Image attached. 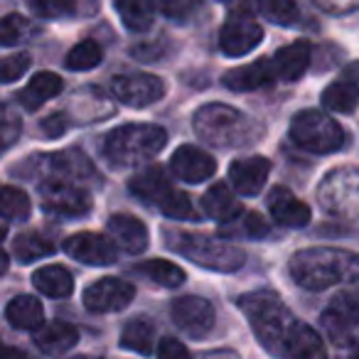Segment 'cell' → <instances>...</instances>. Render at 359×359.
Segmentation results:
<instances>
[{
    "label": "cell",
    "instance_id": "cell-1",
    "mask_svg": "<svg viewBox=\"0 0 359 359\" xmlns=\"http://www.w3.org/2000/svg\"><path fill=\"white\" fill-rule=\"evenodd\" d=\"M293 280L305 290H325L339 283L359 280V254L344 249L315 246L303 249L288 264Z\"/></svg>",
    "mask_w": 359,
    "mask_h": 359
},
{
    "label": "cell",
    "instance_id": "cell-2",
    "mask_svg": "<svg viewBox=\"0 0 359 359\" xmlns=\"http://www.w3.org/2000/svg\"><path fill=\"white\" fill-rule=\"evenodd\" d=\"M239 308L246 315L251 330L259 337V342L269 349L273 357H283V349L288 344L290 334H293L295 325L300 320L293 318L283 300L276 293L269 290H259V293H246L239 298Z\"/></svg>",
    "mask_w": 359,
    "mask_h": 359
},
{
    "label": "cell",
    "instance_id": "cell-3",
    "mask_svg": "<svg viewBox=\"0 0 359 359\" xmlns=\"http://www.w3.org/2000/svg\"><path fill=\"white\" fill-rule=\"evenodd\" d=\"M168 145L165 128L153 123H126L104 140V155L114 168H138Z\"/></svg>",
    "mask_w": 359,
    "mask_h": 359
},
{
    "label": "cell",
    "instance_id": "cell-4",
    "mask_svg": "<svg viewBox=\"0 0 359 359\" xmlns=\"http://www.w3.org/2000/svg\"><path fill=\"white\" fill-rule=\"evenodd\" d=\"M195 130L207 145L239 148L256 138V126L246 114L226 104H205L195 114Z\"/></svg>",
    "mask_w": 359,
    "mask_h": 359
},
{
    "label": "cell",
    "instance_id": "cell-5",
    "mask_svg": "<svg viewBox=\"0 0 359 359\" xmlns=\"http://www.w3.org/2000/svg\"><path fill=\"white\" fill-rule=\"evenodd\" d=\"M168 246L177 251L180 256H185L187 261H192V264L210 271H219V273H234L246 261L244 251L226 244V241L215 239V236L170 231Z\"/></svg>",
    "mask_w": 359,
    "mask_h": 359
},
{
    "label": "cell",
    "instance_id": "cell-6",
    "mask_svg": "<svg viewBox=\"0 0 359 359\" xmlns=\"http://www.w3.org/2000/svg\"><path fill=\"white\" fill-rule=\"evenodd\" d=\"M290 140L298 148L308 150V153L327 155L334 153V150H342L347 145V133L325 111L305 109L300 114H295L293 121H290Z\"/></svg>",
    "mask_w": 359,
    "mask_h": 359
},
{
    "label": "cell",
    "instance_id": "cell-7",
    "mask_svg": "<svg viewBox=\"0 0 359 359\" xmlns=\"http://www.w3.org/2000/svg\"><path fill=\"white\" fill-rule=\"evenodd\" d=\"M42 207L52 217H65V219H79L91 212V197L84 187L60 182V180H47L40 187Z\"/></svg>",
    "mask_w": 359,
    "mask_h": 359
},
{
    "label": "cell",
    "instance_id": "cell-8",
    "mask_svg": "<svg viewBox=\"0 0 359 359\" xmlns=\"http://www.w3.org/2000/svg\"><path fill=\"white\" fill-rule=\"evenodd\" d=\"M359 325V288L337 293L323 313V327L334 344H344Z\"/></svg>",
    "mask_w": 359,
    "mask_h": 359
},
{
    "label": "cell",
    "instance_id": "cell-9",
    "mask_svg": "<svg viewBox=\"0 0 359 359\" xmlns=\"http://www.w3.org/2000/svg\"><path fill=\"white\" fill-rule=\"evenodd\" d=\"M111 91L123 106L145 109L165 96V81L153 74H118L111 81Z\"/></svg>",
    "mask_w": 359,
    "mask_h": 359
},
{
    "label": "cell",
    "instance_id": "cell-10",
    "mask_svg": "<svg viewBox=\"0 0 359 359\" xmlns=\"http://www.w3.org/2000/svg\"><path fill=\"white\" fill-rule=\"evenodd\" d=\"M172 320L185 334L202 339L215 330V308L200 295H182L172 303Z\"/></svg>",
    "mask_w": 359,
    "mask_h": 359
},
{
    "label": "cell",
    "instance_id": "cell-11",
    "mask_svg": "<svg viewBox=\"0 0 359 359\" xmlns=\"http://www.w3.org/2000/svg\"><path fill=\"white\" fill-rule=\"evenodd\" d=\"M264 40L261 25L246 13H236L224 22L219 32V47L226 57H244L254 52Z\"/></svg>",
    "mask_w": 359,
    "mask_h": 359
},
{
    "label": "cell",
    "instance_id": "cell-12",
    "mask_svg": "<svg viewBox=\"0 0 359 359\" xmlns=\"http://www.w3.org/2000/svg\"><path fill=\"white\" fill-rule=\"evenodd\" d=\"M42 168L50 175V180H60V182H72V185H94L99 182L96 177L94 165L89 163L84 153L79 150H65V153H50L45 160H42Z\"/></svg>",
    "mask_w": 359,
    "mask_h": 359
},
{
    "label": "cell",
    "instance_id": "cell-13",
    "mask_svg": "<svg viewBox=\"0 0 359 359\" xmlns=\"http://www.w3.org/2000/svg\"><path fill=\"white\" fill-rule=\"evenodd\" d=\"M135 298V288L123 278H101L84 290V305L91 313H118Z\"/></svg>",
    "mask_w": 359,
    "mask_h": 359
},
{
    "label": "cell",
    "instance_id": "cell-14",
    "mask_svg": "<svg viewBox=\"0 0 359 359\" xmlns=\"http://www.w3.org/2000/svg\"><path fill=\"white\" fill-rule=\"evenodd\" d=\"M65 251L86 266H111L118 259L114 241L104 234H94V231H79V234L69 236L65 241Z\"/></svg>",
    "mask_w": 359,
    "mask_h": 359
},
{
    "label": "cell",
    "instance_id": "cell-15",
    "mask_svg": "<svg viewBox=\"0 0 359 359\" xmlns=\"http://www.w3.org/2000/svg\"><path fill=\"white\" fill-rule=\"evenodd\" d=\"M170 170L182 182L197 185V182H205L217 172V160L205 150L195 148V145H180L170 158Z\"/></svg>",
    "mask_w": 359,
    "mask_h": 359
},
{
    "label": "cell",
    "instance_id": "cell-16",
    "mask_svg": "<svg viewBox=\"0 0 359 359\" xmlns=\"http://www.w3.org/2000/svg\"><path fill=\"white\" fill-rule=\"evenodd\" d=\"M128 187L140 202H145V205H155L160 212H163V207L168 205V202L175 197V192H177L160 165L145 168V170H140L138 175H133L130 182H128Z\"/></svg>",
    "mask_w": 359,
    "mask_h": 359
},
{
    "label": "cell",
    "instance_id": "cell-17",
    "mask_svg": "<svg viewBox=\"0 0 359 359\" xmlns=\"http://www.w3.org/2000/svg\"><path fill=\"white\" fill-rule=\"evenodd\" d=\"M269 172H271V163L266 158H261V155L239 158V160H234L229 168V182L234 185L236 195L256 197L264 190Z\"/></svg>",
    "mask_w": 359,
    "mask_h": 359
},
{
    "label": "cell",
    "instance_id": "cell-18",
    "mask_svg": "<svg viewBox=\"0 0 359 359\" xmlns=\"http://www.w3.org/2000/svg\"><path fill=\"white\" fill-rule=\"evenodd\" d=\"M276 79H278V74H276L273 60L264 57V60H256L251 65L239 67V69L226 72L222 84L229 91L244 94V91H256V89H264V86H271Z\"/></svg>",
    "mask_w": 359,
    "mask_h": 359
},
{
    "label": "cell",
    "instance_id": "cell-19",
    "mask_svg": "<svg viewBox=\"0 0 359 359\" xmlns=\"http://www.w3.org/2000/svg\"><path fill=\"white\" fill-rule=\"evenodd\" d=\"M269 210L280 226L300 229L310 222V207L300 202L288 187H273L269 192Z\"/></svg>",
    "mask_w": 359,
    "mask_h": 359
},
{
    "label": "cell",
    "instance_id": "cell-20",
    "mask_svg": "<svg viewBox=\"0 0 359 359\" xmlns=\"http://www.w3.org/2000/svg\"><path fill=\"white\" fill-rule=\"evenodd\" d=\"M62 86H65V81H62L60 74H55V72H37V74L27 81L25 89L18 94V101H20V106L25 111H37L50 99H55L62 91Z\"/></svg>",
    "mask_w": 359,
    "mask_h": 359
},
{
    "label": "cell",
    "instance_id": "cell-21",
    "mask_svg": "<svg viewBox=\"0 0 359 359\" xmlns=\"http://www.w3.org/2000/svg\"><path fill=\"white\" fill-rule=\"evenodd\" d=\"M202 207H205V212L212 217V219H217L224 226L231 224V222H236L239 217H244V207H241V202L231 195V190L224 185V182H217L215 187H210V190L205 192Z\"/></svg>",
    "mask_w": 359,
    "mask_h": 359
},
{
    "label": "cell",
    "instance_id": "cell-22",
    "mask_svg": "<svg viewBox=\"0 0 359 359\" xmlns=\"http://www.w3.org/2000/svg\"><path fill=\"white\" fill-rule=\"evenodd\" d=\"M310 55H313V52H310V42H305V40H298V42H293V45H288V47H283V50L276 52L271 60H273L278 79L298 81L300 76L308 72Z\"/></svg>",
    "mask_w": 359,
    "mask_h": 359
},
{
    "label": "cell",
    "instance_id": "cell-23",
    "mask_svg": "<svg viewBox=\"0 0 359 359\" xmlns=\"http://www.w3.org/2000/svg\"><path fill=\"white\" fill-rule=\"evenodd\" d=\"M109 231L121 249L128 254H143L148 249V229L140 219L130 215H114L109 219Z\"/></svg>",
    "mask_w": 359,
    "mask_h": 359
},
{
    "label": "cell",
    "instance_id": "cell-24",
    "mask_svg": "<svg viewBox=\"0 0 359 359\" xmlns=\"http://www.w3.org/2000/svg\"><path fill=\"white\" fill-rule=\"evenodd\" d=\"M280 359H327V349H325L323 337L310 325L298 323Z\"/></svg>",
    "mask_w": 359,
    "mask_h": 359
},
{
    "label": "cell",
    "instance_id": "cell-25",
    "mask_svg": "<svg viewBox=\"0 0 359 359\" xmlns=\"http://www.w3.org/2000/svg\"><path fill=\"white\" fill-rule=\"evenodd\" d=\"M76 342H79L76 327L69 323H62V320L42 325V327L35 332V344L45 354H62V352H67V349L74 347Z\"/></svg>",
    "mask_w": 359,
    "mask_h": 359
},
{
    "label": "cell",
    "instance_id": "cell-26",
    "mask_svg": "<svg viewBox=\"0 0 359 359\" xmlns=\"http://www.w3.org/2000/svg\"><path fill=\"white\" fill-rule=\"evenodd\" d=\"M6 318L15 330H40L45 313H42V303L35 295H18L8 303Z\"/></svg>",
    "mask_w": 359,
    "mask_h": 359
},
{
    "label": "cell",
    "instance_id": "cell-27",
    "mask_svg": "<svg viewBox=\"0 0 359 359\" xmlns=\"http://www.w3.org/2000/svg\"><path fill=\"white\" fill-rule=\"evenodd\" d=\"M32 283L40 293L50 295V298H67L74 290V278L65 266H42L32 276Z\"/></svg>",
    "mask_w": 359,
    "mask_h": 359
},
{
    "label": "cell",
    "instance_id": "cell-28",
    "mask_svg": "<svg viewBox=\"0 0 359 359\" xmlns=\"http://www.w3.org/2000/svg\"><path fill=\"white\" fill-rule=\"evenodd\" d=\"M121 347L138 352L143 357L153 354L155 349V325L148 318H133L126 323L123 332H121Z\"/></svg>",
    "mask_w": 359,
    "mask_h": 359
},
{
    "label": "cell",
    "instance_id": "cell-29",
    "mask_svg": "<svg viewBox=\"0 0 359 359\" xmlns=\"http://www.w3.org/2000/svg\"><path fill=\"white\" fill-rule=\"evenodd\" d=\"M359 104V86L349 76L342 74V79L332 81L323 91V106L334 114H352Z\"/></svg>",
    "mask_w": 359,
    "mask_h": 359
},
{
    "label": "cell",
    "instance_id": "cell-30",
    "mask_svg": "<svg viewBox=\"0 0 359 359\" xmlns=\"http://www.w3.org/2000/svg\"><path fill=\"white\" fill-rule=\"evenodd\" d=\"M116 11L130 32H145L153 27V0H116Z\"/></svg>",
    "mask_w": 359,
    "mask_h": 359
},
{
    "label": "cell",
    "instance_id": "cell-31",
    "mask_svg": "<svg viewBox=\"0 0 359 359\" xmlns=\"http://www.w3.org/2000/svg\"><path fill=\"white\" fill-rule=\"evenodd\" d=\"M140 276L150 278L153 283L163 285V288H177V285L185 283V271L175 266L172 261H165V259H150L143 261V264L135 266Z\"/></svg>",
    "mask_w": 359,
    "mask_h": 359
},
{
    "label": "cell",
    "instance_id": "cell-32",
    "mask_svg": "<svg viewBox=\"0 0 359 359\" xmlns=\"http://www.w3.org/2000/svg\"><path fill=\"white\" fill-rule=\"evenodd\" d=\"M15 256L20 264H35L37 259H45V256L55 254V244L50 239H45L37 231H25L15 239Z\"/></svg>",
    "mask_w": 359,
    "mask_h": 359
},
{
    "label": "cell",
    "instance_id": "cell-33",
    "mask_svg": "<svg viewBox=\"0 0 359 359\" xmlns=\"http://www.w3.org/2000/svg\"><path fill=\"white\" fill-rule=\"evenodd\" d=\"M32 212L30 197L18 187H0V217L8 222H25Z\"/></svg>",
    "mask_w": 359,
    "mask_h": 359
},
{
    "label": "cell",
    "instance_id": "cell-34",
    "mask_svg": "<svg viewBox=\"0 0 359 359\" xmlns=\"http://www.w3.org/2000/svg\"><path fill=\"white\" fill-rule=\"evenodd\" d=\"M30 11L42 20H65L81 11V0H27Z\"/></svg>",
    "mask_w": 359,
    "mask_h": 359
},
{
    "label": "cell",
    "instance_id": "cell-35",
    "mask_svg": "<svg viewBox=\"0 0 359 359\" xmlns=\"http://www.w3.org/2000/svg\"><path fill=\"white\" fill-rule=\"evenodd\" d=\"M32 35H35V25H32L27 18L18 15V13H13V15L0 20V47L22 45V42H27Z\"/></svg>",
    "mask_w": 359,
    "mask_h": 359
},
{
    "label": "cell",
    "instance_id": "cell-36",
    "mask_svg": "<svg viewBox=\"0 0 359 359\" xmlns=\"http://www.w3.org/2000/svg\"><path fill=\"white\" fill-rule=\"evenodd\" d=\"M261 15L269 18L276 25L290 27L300 20V11L295 6V0H256Z\"/></svg>",
    "mask_w": 359,
    "mask_h": 359
},
{
    "label": "cell",
    "instance_id": "cell-37",
    "mask_svg": "<svg viewBox=\"0 0 359 359\" xmlns=\"http://www.w3.org/2000/svg\"><path fill=\"white\" fill-rule=\"evenodd\" d=\"M101 65V47L96 40H84L67 55V69L72 72H89Z\"/></svg>",
    "mask_w": 359,
    "mask_h": 359
},
{
    "label": "cell",
    "instance_id": "cell-38",
    "mask_svg": "<svg viewBox=\"0 0 359 359\" xmlns=\"http://www.w3.org/2000/svg\"><path fill=\"white\" fill-rule=\"evenodd\" d=\"M155 8L172 22H187L202 8V0H155Z\"/></svg>",
    "mask_w": 359,
    "mask_h": 359
},
{
    "label": "cell",
    "instance_id": "cell-39",
    "mask_svg": "<svg viewBox=\"0 0 359 359\" xmlns=\"http://www.w3.org/2000/svg\"><path fill=\"white\" fill-rule=\"evenodd\" d=\"M20 116L11 109V106L0 104V155L6 153L20 135Z\"/></svg>",
    "mask_w": 359,
    "mask_h": 359
},
{
    "label": "cell",
    "instance_id": "cell-40",
    "mask_svg": "<svg viewBox=\"0 0 359 359\" xmlns=\"http://www.w3.org/2000/svg\"><path fill=\"white\" fill-rule=\"evenodd\" d=\"M30 67H32V60L27 52L0 57V84H13V81H18Z\"/></svg>",
    "mask_w": 359,
    "mask_h": 359
},
{
    "label": "cell",
    "instance_id": "cell-41",
    "mask_svg": "<svg viewBox=\"0 0 359 359\" xmlns=\"http://www.w3.org/2000/svg\"><path fill=\"white\" fill-rule=\"evenodd\" d=\"M158 359H192V354L180 339L163 337L158 344Z\"/></svg>",
    "mask_w": 359,
    "mask_h": 359
},
{
    "label": "cell",
    "instance_id": "cell-42",
    "mask_svg": "<svg viewBox=\"0 0 359 359\" xmlns=\"http://www.w3.org/2000/svg\"><path fill=\"white\" fill-rule=\"evenodd\" d=\"M67 128H69V116L67 114H52L42 121V133H45V138H60V135H65Z\"/></svg>",
    "mask_w": 359,
    "mask_h": 359
},
{
    "label": "cell",
    "instance_id": "cell-43",
    "mask_svg": "<svg viewBox=\"0 0 359 359\" xmlns=\"http://www.w3.org/2000/svg\"><path fill=\"white\" fill-rule=\"evenodd\" d=\"M244 234L261 239V236L269 234V224L264 222V217L256 215V212H244Z\"/></svg>",
    "mask_w": 359,
    "mask_h": 359
},
{
    "label": "cell",
    "instance_id": "cell-44",
    "mask_svg": "<svg viewBox=\"0 0 359 359\" xmlns=\"http://www.w3.org/2000/svg\"><path fill=\"white\" fill-rule=\"evenodd\" d=\"M0 359H32V357L18 347H8V344L0 339Z\"/></svg>",
    "mask_w": 359,
    "mask_h": 359
},
{
    "label": "cell",
    "instance_id": "cell-45",
    "mask_svg": "<svg viewBox=\"0 0 359 359\" xmlns=\"http://www.w3.org/2000/svg\"><path fill=\"white\" fill-rule=\"evenodd\" d=\"M8 266H11V259H8V254L3 249H0V276L6 273L8 271Z\"/></svg>",
    "mask_w": 359,
    "mask_h": 359
},
{
    "label": "cell",
    "instance_id": "cell-46",
    "mask_svg": "<svg viewBox=\"0 0 359 359\" xmlns=\"http://www.w3.org/2000/svg\"><path fill=\"white\" fill-rule=\"evenodd\" d=\"M349 359H359V342L352 344V354H349Z\"/></svg>",
    "mask_w": 359,
    "mask_h": 359
},
{
    "label": "cell",
    "instance_id": "cell-47",
    "mask_svg": "<svg viewBox=\"0 0 359 359\" xmlns=\"http://www.w3.org/2000/svg\"><path fill=\"white\" fill-rule=\"evenodd\" d=\"M6 239V226H0V241Z\"/></svg>",
    "mask_w": 359,
    "mask_h": 359
},
{
    "label": "cell",
    "instance_id": "cell-48",
    "mask_svg": "<svg viewBox=\"0 0 359 359\" xmlns=\"http://www.w3.org/2000/svg\"><path fill=\"white\" fill-rule=\"evenodd\" d=\"M72 359H91V357H84V354H81V357H72Z\"/></svg>",
    "mask_w": 359,
    "mask_h": 359
}]
</instances>
